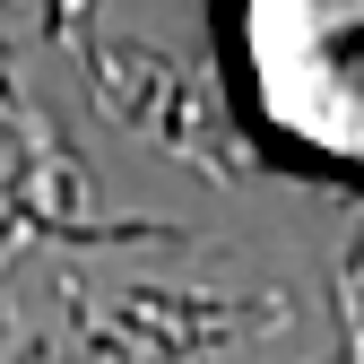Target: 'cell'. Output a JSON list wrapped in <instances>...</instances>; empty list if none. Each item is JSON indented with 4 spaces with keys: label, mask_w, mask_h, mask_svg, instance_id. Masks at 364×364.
Masks as SVG:
<instances>
[{
    "label": "cell",
    "mask_w": 364,
    "mask_h": 364,
    "mask_svg": "<svg viewBox=\"0 0 364 364\" xmlns=\"http://www.w3.org/2000/svg\"><path fill=\"white\" fill-rule=\"evenodd\" d=\"M269 113L330 156H364V0H252Z\"/></svg>",
    "instance_id": "obj_1"
}]
</instances>
